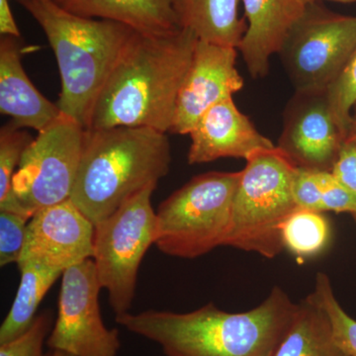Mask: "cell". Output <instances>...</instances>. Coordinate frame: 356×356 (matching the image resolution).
Returning a JSON list of instances; mask_svg holds the SVG:
<instances>
[{"label": "cell", "mask_w": 356, "mask_h": 356, "mask_svg": "<svg viewBox=\"0 0 356 356\" xmlns=\"http://www.w3.org/2000/svg\"><path fill=\"white\" fill-rule=\"evenodd\" d=\"M351 216H353V220H355V221L356 222V213H355V214H351Z\"/></svg>", "instance_id": "34"}, {"label": "cell", "mask_w": 356, "mask_h": 356, "mask_svg": "<svg viewBox=\"0 0 356 356\" xmlns=\"http://www.w3.org/2000/svg\"><path fill=\"white\" fill-rule=\"evenodd\" d=\"M197 42L184 28L136 33L98 96L88 129L145 127L170 133Z\"/></svg>", "instance_id": "1"}, {"label": "cell", "mask_w": 356, "mask_h": 356, "mask_svg": "<svg viewBox=\"0 0 356 356\" xmlns=\"http://www.w3.org/2000/svg\"><path fill=\"white\" fill-rule=\"evenodd\" d=\"M241 170L226 247L274 259L282 252L281 229L298 206L293 181L298 166L276 146L252 154Z\"/></svg>", "instance_id": "5"}, {"label": "cell", "mask_w": 356, "mask_h": 356, "mask_svg": "<svg viewBox=\"0 0 356 356\" xmlns=\"http://www.w3.org/2000/svg\"><path fill=\"white\" fill-rule=\"evenodd\" d=\"M322 184V203L321 211L323 213L332 211L337 213H356V196L341 184L332 172L321 173Z\"/></svg>", "instance_id": "28"}, {"label": "cell", "mask_w": 356, "mask_h": 356, "mask_svg": "<svg viewBox=\"0 0 356 356\" xmlns=\"http://www.w3.org/2000/svg\"><path fill=\"white\" fill-rule=\"evenodd\" d=\"M165 133L145 127L86 129L70 200L97 224L170 172Z\"/></svg>", "instance_id": "3"}, {"label": "cell", "mask_w": 356, "mask_h": 356, "mask_svg": "<svg viewBox=\"0 0 356 356\" xmlns=\"http://www.w3.org/2000/svg\"><path fill=\"white\" fill-rule=\"evenodd\" d=\"M29 218L0 211V266L18 264L24 248Z\"/></svg>", "instance_id": "25"}, {"label": "cell", "mask_w": 356, "mask_h": 356, "mask_svg": "<svg viewBox=\"0 0 356 356\" xmlns=\"http://www.w3.org/2000/svg\"><path fill=\"white\" fill-rule=\"evenodd\" d=\"M321 173L318 170L308 168H297L293 181V194L295 202L299 209L321 211L322 203V184Z\"/></svg>", "instance_id": "27"}, {"label": "cell", "mask_w": 356, "mask_h": 356, "mask_svg": "<svg viewBox=\"0 0 356 356\" xmlns=\"http://www.w3.org/2000/svg\"><path fill=\"white\" fill-rule=\"evenodd\" d=\"M178 25L200 41L238 49L248 29L242 0H172Z\"/></svg>", "instance_id": "18"}, {"label": "cell", "mask_w": 356, "mask_h": 356, "mask_svg": "<svg viewBox=\"0 0 356 356\" xmlns=\"http://www.w3.org/2000/svg\"><path fill=\"white\" fill-rule=\"evenodd\" d=\"M0 33L1 36L20 38V31L14 19L8 0H0Z\"/></svg>", "instance_id": "30"}, {"label": "cell", "mask_w": 356, "mask_h": 356, "mask_svg": "<svg viewBox=\"0 0 356 356\" xmlns=\"http://www.w3.org/2000/svg\"><path fill=\"white\" fill-rule=\"evenodd\" d=\"M67 13L84 18L114 21L142 34L178 29L172 0H54Z\"/></svg>", "instance_id": "17"}, {"label": "cell", "mask_w": 356, "mask_h": 356, "mask_svg": "<svg viewBox=\"0 0 356 356\" xmlns=\"http://www.w3.org/2000/svg\"><path fill=\"white\" fill-rule=\"evenodd\" d=\"M238 49L198 40L193 58L178 93L170 133L189 135L211 107L231 99L243 88L236 69Z\"/></svg>", "instance_id": "13"}, {"label": "cell", "mask_w": 356, "mask_h": 356, "mask_svg": "<svg viewBox=\"0 0 356 356\" xmlns=\"http://www.w3.org/2000/svg\"><path fill=\"white\" fill-rule=\"evenodd\" d=\"M98 281L92 259L63 273L58 317L47 339L53 350L72 356H117L119 331L103 323Z\"/></svg>", "instance_id": "10"}, {"label": "cell", "mask_w": 356, "mask_h": 356, "mask_svg": "<svg viewBox=\"0 0 356 356\" xmlns=\"http://www.w3.org/2000/svg\"><path fill=\"white\" fill-rule=\"evenodd\" d=\"M344 137L334 121L327 89L295 91L283 113L277 147L298 168L332 172Z\"/></svg>", "instance_id": "11"}, {"label": "cell", "mask_w": 356, "mask_h": 356, "mask_svg": "<svg viewBox=\"0 0 356 356\" xmlns=\"http://www.w3.org/2000/svg\"><path fill=\"white\" fill-rule=\"evenodd\" d=\"M49 332L50 318L47 314H41L24 334L0 344V356H44V343Z\"/></svg>", "instance_id": "26"}, {"label": "cell", "mask_w": 356, "mask_h": 356, "mask_svg": "<svg viewBox=\"0 0 356 356\" xmlns=\"http://www.w3.org/2000/svg\"><path fill=\"white\" fill-rule=\"evenodd\" d=\"M273 356H350L334 341L331 322L310 294L300 302Z\"/></svg>", "instance_id": "19"}, {"label": "cell", "mask_w": 356, "mask_h": 356, "mask_svg": "<svg viewBox=\"0 0 356 356\" xmlns=\"http://www.w3.org/2000/svg\"><path fill=\"white\" fill-rule=\"evenodd\" d=\"M298 304L275 286L264 302L243 313L213 303L189 313L147 310L117 316V324L158 343L166 356H273Z\"/></svg>", "instance_id": "2"}, {"label": "cell", "mask_w": 356, "mask_h": 356, "mask_svg": "<svg viewBox=\"0 0 356 356\" xmlns=\"http://www.w3.org/2000/svg\"><path fill=\"white\" fill-rule=\"evenodd\" d=\"M34 140L22 129L10 123L0 131V203H3L11 189L14 175L17 170L26 149Z\"/></svg>", "instance_id": "24"}, {"label": "cell", "mask_w": 356, "mask_h": 356, "mask_svg": "<svg viewBox=\"0 0 356 356\" xmlns=\"http://www.w3.org/2000/svg\"><path fill=\"white\" fill-rule=\"evenodd\" d=\"M18 1L41 26L55 53L62 86L58 108L88 129L98 96L137 32L114 21L74 15L54 0Z\"/></svg>", "instance_id": "4"}, {"label": "cell", "mask_w": 356, "mask_h": 356, "mask_svg": "<svg viewBox=\"0 0 356 356\" xmlns=\"http://www.w3.org/2000/svg\"><path fill=\"white\" fill-rule=\"evenodd\" d=\"M305 3H311V2H318L321 0H303ZM329 1L343 2V3H350V2H355L356 0H329Z\"/></svg>", "instance_id": "32"}, {"label": "cell", "mask_w": 356, "mask_h": 356, "mask_svg": "<svg viewBox=\"0 0 356 356\" xmlns=\"http://www.w3.org/2000/svg\"><path fill=\"white\" fill-rule=\"evenodd\" d=\"M84 132L79 122L60 115L38 133L14 175L0 211L31 219L38 211L70 199L83 153Z\"/></svg>", "instance_id": "8"}, {"label": "cell", "mask_w": 356, "mask_h": 356, "mask_svg": "<svg viewBox=\"0 0 356 356\" xmlns=\"http://www.w3.org/2000/svg\"><path fill=\"white\" fill-rule=\"evenodd\" d=\"M344 144L356 147V112L355 115H353V121H351L350 130L344 140Z\"/></svg>", "instance_id": "31"}, {"label": "cell", "mask_w": 356, "mask_h": 356, "mask_svg": "<svg viewBox=\"0 0 356 356\" xmlns=\"http://www.w3.org/2000/svg\"><path fill=\"white\" fill-rule=\"evenodd\" d=\"M241 172L196 175L156 211L154 245L170 257L193 259L226 245Z\"/></svg>", "instance_id": "6"}, {"label": "cell", "mask_w": 356, "mask_h": 356, "mask_svg": "<svg viewBox=\"0 0 356 356\" xmlns=\"http://www.w3.org/2000/svg\"><path fill=\"white\" fill-rule=\"evenodd\" d=\"M331 238L329 221L317 211L298 209L281 229L283 248L292 254L309 259L320 254Z\"/></svg>", "instance_id": "21"}, {"label": "cell", "mask_w": 356, "mask_h": 356, "mask_svg": "<svg viewBox=\"0 0 356 356\" xmlns=\"http://www.w3.org/2000/svg\"><path fill=\"white\" fill-rule=\"evenodd\" d=\"M21 277L13 306L0 327V344L8 343L24 334L36 318L40 303L62 271L42 264H19Z\"/></svg>", "instance_id": "20"}, {"label": "cell", "mask_w": 356, "mask_h": 356, "mask_svg": "<svg viewBox=\"0 0 356 356\" xmlns=\"http://www.w3.org/2000/svg\"><path fill=\"white\" fill-rule=\"evenodd\" d=\"M327 95L332 116L346 140L353 121L351 110L356 104V50L327 88Z\"/></svg>", "instance_id": "23"}, {"label": "cell", "mask_w": 356, "mask_h": 356, "mask_svg": "<svg viewBox=\"0 0 356 356\" xmlns=\"http://www.w3.org/2000/svg\"><path fill=\"white\" fill-rule=\"evenodd\" d=\"M355 50L356 16L311 2L278 55L295 90L318 91L331 86Z\"/></svg>", "instance_id": "9"}, {"label": "cell", "mask_w": 356, "mask_h": 356, "mask_svg": "<svg viewBox=\"0 0 356 356\" xmlns=\"http://www.w3.org/2000/svg\"><path fill=\"white\" fill-rule=\"evenodd\" d=\"M20 38L1 36L0 40V112L10 117L11 125L42 132L62 112L36 88L22 65Z\"/></svg>", "instance_id": "15"}, {"label": "cell", "mask_w": 356, "mask_h": 356, "mask_svg": "<svg viewBox=\"0 0 356 356\" xmlns=\"http://www.w3.org/2000/svg\"><path fill=\"white\" fill-rule=\"evenodd\" d=\"M156 185H149L95 225L92 259L116 317L132 307L140 264L156 243V212L151 199Z\"/></svg>", "instance_id": "7"}, {"label": "cell", "mask_w": 356, "mask_h": 356, "mask_svg": "<svg viewBox=\"0 0 356 356\" xmlns=\"http://www.w3.org/2000/svg\"><path fill=\"white\" fill-rule=\"evenodd\" d=\"M248 29L238 46L254 79L268 74L269 60L280 53L288 33L305 11L303 0H242Z\"/></svg>", "instance_id": "16"}, {"label": "cell", "mask_w": 356, "mask_h": 356, "mask_svg": "<svg viewBox=\"0 0 356 356\" xmlns=\"http://www.w3.org/2000/svg\"><path fill=\"white\" fill-rule=\"evenodd\" d=\"M332 173L356 196V147L343 143Z\"/></svg>", "instance_id": "29"}, {"label": "cell", "mask_w": 356, "mask_h": 356, "mask_svg": "<svg viewBox=\"0 0 356 356\" xmlns=\"http://www.w3.org/2000/svg\"><path fill=\"white\" fill-rule=\"evenodd\" d=\"M189 136V165L226 158L247 161L257 152L276 147L259 132L247 115L238 110L233 98L211 107L199 119Z\"/></svg>", "instance_id": "14"}, {"label": "cell", "mask_w": 356, "mask_h": 356, "mask_svg": "<svg viewBox=\"0 0 356 356\" xmlns=\"http://www.w3.org/2000/svg\"><path fill=\"white\" fill-rule=\"evenodd\" d=\"M93 241L95 225L67 199L30 219L17 266L32 262L64 273L92 259Z\"/></svg>", "instance_id": "12"}, {"label": "cell", "mask_w": 356, "mask_h": 356, "mask_svg": "<svg viewBox=\"0 0 356 356\" xmlns=\"http://www.w3.org/2000/svg\"><path fill=\"white\" fill-rule=\"evenodd\" d=\"M310 296L327 314L334 341L339 348L348 355L356 356V320L337 301L327 274L318 273L316 275L315 286Z\"/></svg>", "instance_id": "22"}, {"label": "cell", "mask_w": 356, "mask_h": 356, "mask_svg": "<svg viewBox=\"0 0 356 356\" xmlns=\"http://www.w3.org/2000/svg\"><path fill=\"white\" fill-rule=\"evenodd\" d=\"M49 356H72V355H69V353H64V351H58V350H53L51 355Z\"/></svg>", "instance_id": "33"}]
</instances>
